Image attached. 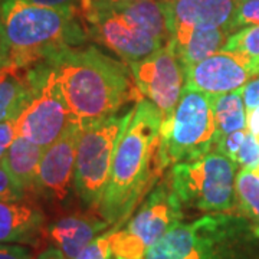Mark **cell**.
<instances>
[{"label":"cell","mask_w":259,"mask_h":259,"mask_svg":"<svg viewBox=\"0 0 259 259\" xmlns=\"http://www.w3.org/2000/svg\"><path fill=\"white\" fill-rule=\"evenodd\" d=\"M75 122L82 128L143 100L125 62L97 47L68 48L47 61Z\"/></svg>","instance_id":"obj_1"},{"label":"cell","mask_w":259,"mask_h":259,"mask_svg":"<svg viewBox=\"0 0 259 259\" xmlns=\"http://www.w3.org/2000/svg\"><path fill=\"white\" fill-rule=\"evenodd\" d=\"M163 115L147 100L136 102V111L121 137L112 161L111 176L98 214L110 226H124L148 189L161 176L158 160Z\"/></svg>","instance_id":"obj_2"},{"label":"cell","mask_w":259,"mask_h":259,"mask_svg":"<svg viewBox=\"0 0 259 259\" xmlns=\"http://www.w3.org/2000/svg\"><path fill=\"white\" fill-rule=\"evenodd\" d=\"M0 25L9 48V64L32 68L90 39L76 8H45L25 0L0 5Z\"/></svg>","instance_id":"obj_3"},{"label":"cell","mask_w":259,"mask_h":259,"mask_svg":"<svg viewBox=\"0 0 259 259\" xmlns=\"http://www.w3.org/2000/svg\"><path fill=\"white\" fill-rule=\"evenodd\" d=\"M136 105L82 128L76 148L74 189L85 207L98 213L111 176L112 161L121 137L134 115Z\"/></svg>","instance_id":"obj_4"},{"label":"cell","mask_w":259,"mask_h":259,"mask_svg":"<svg viewBox=\"0 0 259 259\" xmlns=\"http://www.w3.org/2000/svg\"><path fill=\"white\" fill-rule=\"evenodd\" d=\"M214 134L210 95L186 88L176 110L160 127V166L164 170L209 154L213 150Z\"/></svg>","instance_id":"obj_5"},{"label":"cell","mask_w":259,"mask_h":259,"mask_svg":"<svg viewBox=\"0 0 259 259\" xmlns=\"http://www.w3.org/2000/svg\"><path fill=\"white\" fill-rule=\"evenodd\" d=\"M238 164L218 151L171 166L168 182L183 207L206 213H228L236 207Z\"/></svg>","instance_id":"obj_6"},{"label":"cell","mask_w":259,"mask_h":259,"mask_svg":"<svg viewBox=\"0 0 259 259\" xmlns=\"http://www.w3.org/2000/svg\"><path fill=\"white\" fill-rule=\"evenodd\" d=\"M183 219V204L166 177L150 192L137 213L115 229L111 238L112 256L122 259H144L148 248L160 241L167 232Z\"/></svg>","instance_id":"obj_7"},{"label":"cell","mask_w":259,"mask_h":259,"mask_svg":"<svg viewBox=\"0 0 259 259\" xmlns=\"http://www.w3.org/2000/svg\"><path fill=\"white\" fill-rule=\"evenodd\" d=\"M36 68V87L25 110L15 120L18 136L40 147H49L74 122L58 87L52 68L44 62Z\"/></svg>","instance_id":"obj_8"},{"label":"cell","mask_w":259,"mask_h":259,"mask_svg":"<svg viewBox=\"0 0 259 259\" xmlns=\"http://www.w3.org/2000/svg\"><path fill=\"white\" fill-rule=\"evenodd\" d=\"M130 69L143 100L151 102L161 112L163 120L170 117L187 88V68L171 44L131 62Z\"/></svg>","instance_id":"obj_9"},{"label":"cell","mask_w":259,"mask_h":259,"mask_svg":"<svg viewBox=\"0 0 259 259\" xmlns=\"http://www.w3.org/2000/svg\"><path fill=\"white\" fill-rule=\"evenodd\" d=\"M88 35L127 64L151 55L163 47L112 9L90 10L79 15Z\"/></svg>","instance_id":"obj_10"},{"label":"cell","mask_w":259,"mask_h":259,"mask_svg":"<svg viewBox=\"0 0 259 259\" xmlns=\"http://www.w3.org/2000/svg\"><path fill=\"white\" fill-rule=\"evenodd\" d=\"M81 133L82 127L74 121L44 151L35 190L55 203L66 204L75 192V163Z\"/></svg>","instance_id":"obj_11"},{"label":"cell","mask_w":259,"mask_h":259,"mask_svg":"<svg viewBox=\"0 0 259 259\" xmlns=\"http://www.w3.org/2000/svg\"><path fill=\"white\" fill-rule=\"evenodd\" d=\"M258 68L249 58L219 51L199 64L187 68V90L199 91L206 95H222L242 88Z\"/></svg>","instance_id":"obj_12"},{"label":"cell","mask_w":259,"mask_h":259,"mask_svg":"<svg viewBox=\"0 0 259 259\" xmlns=\"http://www.w3.org/2000/svg\"><path fill=\"white\" fill-rule=\"evenodd\" d=\"M108 228L110 223L98 213H71L47 225L45 236L65 258L75 259Z\"/></svg>","instance_id":"obj_13"},{"label":"cell","mask_w":259,"mask_h":259,"mask_svg":"<svg viewBox=\"0 0 259 259\" xmlns=\"http://www.w3.org/2000/svg\"><path fill=\"white\" fill-rule=\"evenodd\" d=\"M47 218L33 202L0 200V243H25L36 246L45 236Z\"/></svg>","instance_id":"obj_14"},{"label":"cell","mask_w":259,"mask_h":259,"mask_svg":"<svg viewBox=\"0 0 259 259\" xmlns=\"http://www.w3.org/2000/svg\"><path fill=\"white\" fill-rule=\"evenodd\" d=\"M236 0H173V35L196 26H213L233 32Z\"/></svg>","instance_id":"obj_15"},{"label":"cell","mask_w":259,"mask_h":259,"mask_svg":"<svg viewBox=\"0 0 259 259\" xmlns=\"http://www.w3.org/2000/svg\"><path fill=\"white\" fill-rule=\"evenodd\" d=\"M36 87V68L6 65L0 69V122L15 121Z\"/></svg>","instance_id":"obj_16"},{"label":"cell","mask_w":259,"mask_h":259,"mask_svg":"<svg viewBox=\"0 0 259 259\" xmlns=\"http://www.w3.org/2000/svg\"><path fill=\"white\" fill-rule=\"evenodd\" d=\"M112 10L118 12L130 23L156 39L163 47L173 37V2L148 0Z\"/></svg>","instance_id":"obj_17"},{"label":"cell","mask_w":259,"mask_h":259,"mask_svg":"<svg viewBox=\"0 0 259 259\" xmlns=\"http://www.w3.org/2000/svg\"><path fill=\"white\" fill-rule=\"evenodd\" d=\"M231 35L228 29L196 26L185 32L175 33L170 44L186 68H189L222 51Z\"/></svg>","instance_id":"obj_18"},{"label":"cell","mask_w":259,"mask_h":259,"mask_svg":"<svg viewBox=\"0 0 259 259\" xmlns=\"http://www.w3.org/2000/svg\"><path fill=\"white\" fill-rule=\"evenodd\" d=\"M45 147H40L28 139L16 136L8 148L2 166L6 168L12 179L25 192H35L37 168L44 156Z\"/></svg>","instance_id":"obj_19"},{"label":"cell","mask_w":259,"mask_h":259,"mask_svg":"<svg viewBox=\"0 0 259 259\" xmlns=\"http://www.w3.org/2000/svg\"><path fill=\"white\" fill-rule=\"evenodd\" d=\"M246 223L238 216L225 213L221 226L193 255L186 259H242L239 242L245 236Z\"/></svg>","instance_id":"obj_20"},{"label":"cell","mask_w":259,"mask_h":259,"mask_svg":"<svg viewBox=\"0 0 259 259\" xmlns=\"http://www.w3.org/2000/svg\"><path fill=\"white\" fill-rule=\"evenodd\" d=\"M242 88L232 93L210 97L216 128L214 143L235 131L248 130V111L242 97Z\"/></svg>","instance_id":"obj_21"},{"label":"cell","mask_w":259,"mask_h":259,"mask_svg":"<svg viewBox=\"0 0 259 259\" xmlns=\"http://www.w3.org/2000/svg\"><path fill=\"white\" fill-rule=\"evenodd\" d=\"M236 209L243 218L259 225V176L242 168L235 182Z\"/></svg>","instance_id":"obj_22"},{"label":"cell","mask_w":259,"mask_h":259,"mask_svg":"<svg viewBox=\"0 0 259 259\" xmlns=\"http://www.w3.org/2000/svg\"><path fill=\"white\" fill-rule=\"evenodd\" d=\"M222 51L235 52L249 58L259 69V25L239 29L228 37Z\"/></svg>","instance_id":"obj_23"},{"label":"cell","mask_w":259,"mask_h":259,"mask_svg":"<svg viewBox=\"0 0 259 259\" xmlns=\"http://www.w3.org/2000/svg\"><path fill=\"white\" fill-rule=\"evenodd\" d=\"M118 228H122V226H120V225L111 226V229H108L105 233L100 235L97 239H94L75 259H111L112 233Z\"/></svg>","instance_id":"obj_24"},{"label":"cell","mask_w":259,"mask_h":259,"mask_svg":"<svg viewBox=\"0 0 259 259\" xmlns=\"http://www.w3.org/2000/svg\"><path fill=\"white\" fill-rule=\"evenodd\" d=\"M238 166H241L245 170H252L255 171L259 168V139L250 134L249 131L246 133L245 140L241 144V148L233 160Z\"/></svg>","instance_id":"obj_25"},{"label":"cell","mask_w":259,"mask_h":259,"mask_svg":"<svg viewBox=\"0 0 259 259\" xmlns=\"http://www.w3.org/2000/svg\"><path fill=\"white\" fill-rule=\"evenodd\" d=\"M259 25V0H248L238 5L232 29H242Z\"/></svg>","instance_id":"obj_26"},{"label":"cell","mask_w":259,"mask_h":259,"mask_svg":"<svg viewBox=\"0 0 259 259\" xmlns=\"http://www.w3.org/2000/svg\"><path fill=\"white\" fill-rule=\"evenodd\" d=\"M246 133H248V130H241V131H235L232 134L225 136V137L219 139L214 143L212 151H218L223 156L229 157L231 160H235L239 148H241V144L245 140Z\"/></svg>","instance_id":"obj_27"},{"label":"cell","mask_w":259,"mask_h":259,"mask_svg":"<svg viewBox=\"0 0 259 259\" xmlns=\"http://www.w3.org/2000/svg\"><path fill=\"white\" fill-rule=\"evenodd\" d=\"M26 199V192L12 179L0 163V200H22Z\"/></svg>","instance_id":"obj_28"},{"label":"cell","mask_w":259,"mask_h":259,"mask_svg":"<svg viewBox=\"0 0 259 259\" xmlns=\"http://www.w3.org/2000/svg\"><path fill=\"white\" fill-rule=\"evenodd\" d=\"M140 2H148V0H81L79 5L76 6L78 13H85L90 10H105V9H118L122 6H128L133 3ZM173 2V0H167Z\"/></svg>","instance_id":"obj_29"},{"label":"cell","mask_w":259,"mask_h":259,"mask_svg":"<svg viewBox=\"0 0 259 259\" xmlns=\"http://www.w3.org/2000/svg\"><path fill=\"white\" fill-rule=\"evenodd\" d=\"M242 97L246 107V111H252L259 105V72L252 76L242 88Z\"/></svg>","instance_id":"obj_30"},{"label":"cell","mask_w":259,"mask_h":259,"mask_svg":"<svg viewBox=\"0 0 259 259\" xmlns=\"http://www.w3.org/2000/svg\"><path fill=\"white\" fill-rule=\"evenodd\" d=\"M16 136H18V131H16L15 121L0 122V163L5 157L8 148L10 147V144L16 139Z\"/></svg>","instance_id":"obj_31"},{"label":"cell","mask_w":259,"mask_h":259,"mask_svg":"<svg viewBox=\"0 0 259 259\" xmlns=\"http://www.w3.org/2000/svg\"><path fill=\"white\" fill-rule=\"evenodd\" d=\"M0 259H33L32 252L18 243H0Z\"/></svg>","instance_id":"obj_32"},{"label":"cell","mask_w":259,"mask_h":259,"mask_svg":"<svg viewBox=\"0 0 259 259\" xmlns=\"http://www.w3.org/2000/svg\"><path fill=\"white\" fill-rule=\"evenodd\" d=\"M25 2L45 8H76L81 0H25Z\"/></svg>","instance_id":"obj_33"},{"label":"cell","mask_w":259,"mask_h":259,"mask_svg":"<svg viewBox=\"0 0 259 259\" xmlns=\"http://www.w3.org/2000/svg\"><path fill=\"white\" fill-rule=\"evenodd\" d=\"M248 131L259 139V105L248 112Z\"/></svg>","instance_id":"obj_34"},{"label":"cell","mask_w":259,"mask_h":259,"mask_svg":"<svg viewBox=\"0 0 259 259\" xmlns=\"http://www.w3.org/2000/svg\"><path fill=\"white\" fill-rule=\"evenodd\" d=\"M33 259H66V258H65L64 253L58 249L56 246H54V245H49V246L45 248L42 252H39V253L36 255V258H33Z\"/></svg>","instance_id":"obj_35"},{"label":"cell","mask_w":259,"mask_h":259,"mask_svg":"<svg viewBox=\"0 0 259 259\" xmlns=\"http://www.w3.org/2000/svg\"><path fill=\"white\" fill-rule=\"evenodd\" d=\"M8 64H9V48H8L6 39L3 35L2 25H0V69Z\"/></svg>","instance_id":"obj_36"},{"label":"cell","mask_w":259,"mask_h":259,"mask_svg":"<svg viewBox=\"0 0 259 259\" xmlns=\"http://www.w3.org/2000/svg\"><path fill=\"white\" fill-rule=\"evenodd\" d=\"M252 233H253V236H255V238H259V225L252 229Z\"/></svg>","instance_id":"obj_37"},{"label":"cell","mask_w":259,"mask_h":259,"mask_svg":"<svg viewBox=\"0 0 259 259\" xmlns=\"http://www.w3.org/2000/svg\"><path fill=\"white\" fill-rule=\"evenodd\" d=\"M238 3H242V2H248V0H236Z\"/></svg>","instance_id":"obj_38"},{"label":"cell","mask_w":259,"mask_h":259,"mask_svg":"<svg viewBox=\"0 0 259 259\" xmlns=\"http://www.w3.org/2000/svg\"><path fill=\"white\" fill-rule=\"evenodd\" d=\"M255 173H256V175L259 176V168H256V170H255Z\"/></svg>","instance_id":"obj_39"},{"label":"cell","mask_w":259,"mask_h":259,"mask_svg":"<svg viewBox=\"0 0 259 259\" xmlns=\"http://www.w3.org/2000/svg\"><path fill=\"white\" fill-rule=\"evenodd\" d=\"M3 2H5V0H0V5H2V3H3Z\"/></svg>","instance_id":"obj_40"},{"label":"cell","mask_w":259,"mask_h":259,"mask_svg":"<svg viewBox=\"0 0 259 259\" xmlns=\"http://www.w3.org/2000/svg\"><path fill=\"white\" fill-rule=\"evenodd\" d=\"M115 259H122V258H115Z\"/></svg>","instance_id":"obj_41"},{"label":"cell","mask_w":259,"mask_h":259,"mask_svg":"<svg viewBox=\"0 0 259 259\" xmlns=\"http://www.w3.org/2000/svg\"><path fill=\"white\" fill-rule=\"evenodd\" d=\"M258 72H259V69H258ZM258 72H256V74H258Z\"/></svg>","instance_id":"obj_42"}]
</instances>
